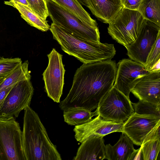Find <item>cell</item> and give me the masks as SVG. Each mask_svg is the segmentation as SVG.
Segmentation results:
<instances>
[{"label": "cell", "mask_w": 160, "mask_h": 160, "mask_svg": "<svg viewBox=\"0 0 160 160\" xmlns=\"http://www.w3.org/2000/svg\"><path fill=\"white\" fill-rule=\"evenodd\" d=\"M122 7L132 10L138 11L142 0H120Z\"/></svg>", "instance_id": "obj_28"}, {"label": "cell", "mask_w": 160, "mask_h": 160, "mask_svg": "<svg viewBox=\"0 0 160 160\" xmlns=\"http://www.w3.org/2000/svg\"><path fill=\"white\" fill-rule=\"evenodd\" d=\"M46 1L48 16L53 23L78 38L100 42L98 27L88 25L55 2L48 0Z\"/></svg>", "instance_id": "obj_4"}, {"label": "cell", "mask_w": 160, "mask_h": 160, "mask_svg": "<svg viewBox=\"0 0 160 160\" xmlns=\"http://www.w3.org/2000/svg\"><path fill=\"white\" fill-rule=\"evenodd\" d=\"M22 133L15 118L0 120V160H26Z\"/></svg>", "instance_id": "obj_8"}, {"label": "cell", "mask_w": 160, "mask_h": 160, "mask_svg": "<svg viewBox=\"0 0 160 160\" xmlns=\"http://www.w3.org/2000/svg\"><path fill=\"white\" fill-rule=\"evenodd\" d=\"M14 85L0 90V108L3 103L7 95Z\"/></svg>", "instance_id": "obj_29"}, {"label": "cell", "mask_w": 160, "mask_h": 160, "mask_svg": "<svg viewBox=\"0 0 160 160\" xmlns=\"http://www.w3.org/2000/svg\"><path fill=\"white\" fill-rule=\"evenodd\" d=\"M92 13L102 22L109 24L123 7L120 0H91Z\"/></svg>", "instance_id": "obj_16"}, {"label": "cell", "mask_w": 160, "mask_h": 160, "mask_svg": "<svg viewBox=\"0 0 160 160\" xmlns=\"http://www.w3.org/2000/svg\"><path fill=\"white\" fill-rule=\"evenodd\" d=\"M16 8L21 14V16L30 26L42 32L49 30L50 26L48 21L41 18L31 9L22 4L15 2L9 5Z\"/></svg>", "instance_id": "obj_19"}, {"label": "cell", "mask_w": 160, "mask_h": 160, "mask_svg": "<svg viewBox=\"0 0 160 160\" xmlns=\"http://www.w3.org/2000/svg\"><path fill=\"white\" fill-rule=\"evenodd\" d=\"M104 137L93 135L81 143L74 160H102L105 159Z\"/></svg>", "instance_id": "obj_15"}, {"label": "cell", "mask_w": 160, "mask_h": 160, "mask_svg": "<svg viewBox=\"0 0 160 160\" xmlns=\"http://www.w3.org/2000/svg\"><path fill=\"white\" fill-rule=\"evenodd\" d=\"M22 145L26 160H61L38 115L30 106L24 110Z\"/></svg>", "instance_id": "obj_2"}, {"label": "cell", "mask_w": 160, "mask_h": 160, "mask_svg": "<svg viewBox=\"0 0 160 160\" xmlns=\"http://www.w3.org/2000/svg\"><path fill=\"white\" fill-rule=\"evenodd\" d=\"M144 20L138 11L122 7L108 24V32L113 39L125 46L135 41Z\"/></svg>", "instance_id": "obj_5"}, {"label": "cell", "mask_w": 160, "mask_h": 160, "mask_svg": "<svg viewBox=\"0 0 160 160\" xmlns=\"http://www.w3.org/2000/svg\"><path fill=\"white\" fill-rule=\"evenodd\" d=\"M143 160L141 147L138 149L134 150L129 159V160Z\"/></svg>", "instance_id": "obj_30"}, {"label": "cell", "mask_w": 160, "mask_h": 160, "mask_svg": "<svg viewBox=\"0 0 160 160\" xmlns=\"http://www.w3.org/2000/svg\"><path fill=\"white\" fill-rule=\"evenodd\" d=\"M32 10L45 20L48 17L46 0H27Z\"/></svg>", "instance_id": "obj_27"}, {"label": "cell", "mask_w": 160, "mask_h": 160, "mask_svg": "<svg viewBox=\"0 0 160 160\" xmlns=\"http://www.w3.org/2000/svg\"><path fill=\"white\" fill-rule=\"evenodd\" d=\"M117 67L111 60L83 63L75 73L71 88L59 104L63 111L81 108L91 112L96 109L113 87Z\"/></svg>", "instance_id": "obj_1"}, {"label": "cell", "mask_w": 160, "mask_h": 160, "mask_svg": "<svg viewBox=\"0 0 160 160\" xmlns=\"http://www.w3.org/2000/svg\"><path fill=\"white\" fill-rule=\"evenodd\" d=\"M160 117L134 112L124 122L122 133L133 144L141 146L146 141L160 137Z\"/></svg>", "instance_id": "obj_6"}, {"label": "cell", "mask_w": 160, "mask_h": 160, "mask_svg": "<svg viewBox=\"0 0 160 160\" xmlns=\"http://www.w3.org/2000/svg\"><path fill=\"white\" fill-rule=\"evenodd\" d=\"M53 1L78 18L82 22L93 27L97 28L96 21L77 0H48Z\"/></svg>", "instance_id": "obj_18"}, {"label": "cell", "mask_w": 160, "mask_h": 160, "mask_svg": "<svg viewBox=\"0 0 160 160\" xmlns=\"http://www.w3.org/2000/svg\"><path fill=\"white\" fill-rule=\"evenodd\" d=\"M160 60V34L148 57L145 68L150 71L152 67Z\"/></svg>", "instance_id": "obj_26"}, {"label": "cell", "mask_w": 160, "mask_h": 160, "mask_svg": "<svg viewBox=\"0 0 160 160\" xmlns=\"http://www.w3.org/2000/svg\"><path fill=\"white\" fill-rule=\"evenodd\" d=\"M34 90L30 80L15 84L0 108V120L18 117L22 111L30 106Z\"/></svg>", "instance_id": "obj_9"}, {"label": "cell", "mask_w": 160, "mask_h": 160, "mask_svg": "<svg viewBox=\"0 0 160 160\" xmlns=\"http://www.w3.org/2000/svg\"><path fill=\"white\" fill-rule=\"evenodd\" d=\"M132 103L134 112L137 113L160 117V105L140 100L137 102Z\"/></svg>", "instance_id": "obj_25"}, {"label": "cell", "mask_w": 160, "mask_h": 160, "mask_svg": "<svg viewBox=\"0 0 160 160\" xmlns=\"http://www.w3.org/2000/svg\"><path fill=\"white\" fill-rule=\"evenodd\" d=\"M123 123L105 120L98 115L88 122L75 126L73 129L75 137L77 141L81 143L93 135L104 137L112 132H122Z\"/></svg>", "instance_id": "obj_13"}, {"label": "cell", "mask_w": 160, "mask_h": 160, "mask_svg": "<svg viewBox=\"0 0 160 160\" xmlns=\"http://www.w3.org/2000/svg\"><path fill=\"white\" fill-rule=\"evenodd\" d=\"M150 71H160V60H159L154 65L151 69Z\"/></svg>", "instance_id": "obj_33"}, {"label": "cell", "mask_w": 160, "mask_h": 160, "mask_svg": "<svg viewBox=\"0 0 160 160\" xmlns=\"http://www.w3.org/2000/svg\"><path fill=\"white\" fill-rule=\"evenodd\" d=\"M113 86L129 98V94L136 84L148 73L145 66L128 59L120 61Z\"/></svg>", "instance_id": "obj_12"}, {"label": "cell", "mask_w": 160, "mask_h": 160, "mask_svg": "<svg viewBox=\"0 0 160 160\" xmlns=\"http://www.w3.org/2000/svg\"><path fill=\"white\" fill-rule=\"evenodd\" d=\"M98 115L97 111L91 112L81 108H73L63 111L64 121L68 125L78 126L88 122Z\"/></svg>", "instance_id": "obj_20"}, {"label": "cell", "mask_w": 160, "mask_h": 160, "mask_svg": "<svg viewBox=\"0 0 160 160\" xmlns=\"http://www.w3.org/2000/svg\"><path fill=\"white\" fill-rule=\"evenodd\" d=\"M49 30L62 50L83 63L111 60L116 51L112 44L85 40L75 37L52 22Z\"/></svg>", "instance_id": "obj_3"}, {"label": "cell", "mask_w": 160, "mask_h": 160, "mask_svg": "<svg viewBox=\"0 0 160 160\" xmlns=\"http://www.w3.org/2000/svg\"><path fill=\"white\" fill-rule=\"evenodd\" d=\"M133 143L125 134L122 133L118 141L114 145H105V159L108 160H129L135 149Z\"/></svg>", "instance_id": "obj_17"}, {"label": "cell", "mask_w": 160, "mask_h": 160, "mask_svg": "<svg viewBox=\"0 0 160 160\" xmlns=\"http://www.w3.org/2000/svg\"><path fill=\"white\" fill-rule=\"evenodd\" d=\"M131 92L139 100L160 105V71L149 72Z\"/></svg>", "instance_id": "obj_14"}, {"label": "cell", "mask_w": 160, "mask_h": 160, "mask_svg": "<svg viewBox=\"0 0 160 160\" xmlns=\"http://www.w3.org/2000/svg\"><path fill=\"white\" fill-rule=\"evenodd\" d=\"M15 2L21 3L29 8L32 10L27 0H9V1H4V3L6 5H9L10 4Z\"/></svg>", "instance_id": "obj_31"}, {"label": "cell", "mask_w": 160, "mask_h": 160, "mask_svg": "<svg viewBox=\"0 0 160 160\" xmlns=\"http://www.w3.org/2000/svg\"><path fill=\"white\" fill-rule=\"evenodd\" d=\"M103 119L124 122L134 112L130 98L114 86L101 100L96 108Z\"/></svg>", "instance_id": "obj_7"}, {"label": "cell", "mask_w": 160, "mask_h": 160, "mask_svg": "<svg viewBox=\"0 0 160 160\" xmlns=\"http://www.w3.org/2000/svg\"><path fill=\"white\" fill-rule=\"evenodd\" d=\"M29 63L28 60L20 63L0 86V90L11 87L22 81L31 80V76L28 69Z\"/></svg>", "instance_id": "obj_22"}, {"label": "cell", "mask_w": 160, "mask_h": 160, "mask_svg": "<svg viewBox=\"0 0 160 160\" xmlns=\"http://www.w3.org/2000/svg\"><path fill=\"white\" fill-rule=\"evenodd\" d=\"M47 56L48 65L42 74L45 90L49 98L55 102H60L65 71L62 62V55L53 48Z\"/></svg>", "instance_id": "obj_10"}, {"label": "cell", "mask_w": 160, "mask_h": 160, "mask_svg": "<svg viewBox=\"0 0 160 160\" xmlns=\"http://www.w3.org/2000/svg\"><path fill=\"white\" fill-rule=\"evenodd\" d=\"M138 11L144 19L160 27V0H142Z\"/></svg>", "instance_id": "obj_21"}, {"label": "cell", "mask_w": 160, "mask_h": 160, "mask_svg": "<svg viewBox=\"0 0 160 160\" xmlns=\"http://www.w3.org/2000/svg\"><path fill=\"white\" fill-rule=\"evenodd\" d=\"M160 34V27L145 19L141 31L135 41L125 46L127 55L132 60L145 66L149 54Z\"/></svg>", "instance_id": "obj_11"}, {"label": "cell", "mask_w": 160, "mask_h": 160, "mask_svg": "<svg viewBox=\"0 0 160 160\" xmlns=\"http://www.w3.org/2000/svg\"><path fill=\"white\" fill-rule=\"evenodd\" d=\"M82 6H84L88 8L91 12L92 7L91 0H77Z\"/></svg>", "instance_id": "obj_32"}, {"label": "cell", "mask_w": 160, "mask_h": 160, "mask_svg": "<svg viewBox=\"0 0 160 160\" xmlns=\"http://www.w3.org/2000/svg\"><path fill=\"white\" fill-rule=\"evenodd\" d=\"M22 62L21 58H0V86L9 76L12 71Z\"/></svg>", "instance_id": "obj_24"}, {"label": "cell", "mask_w": 160, "mask_h": 160, "mask_svg": "<svg viewBox=\"0 0 160 160\" xmlns=\"http://www.w3.org/2000/svg\"><path fill=\"white\" fill-rule=\"evenodd\" d=\"M141 148L143 160H157L160 149V137L146 141Z\"/></svg>", "instance_id": "obj_23"}]
</instances>
